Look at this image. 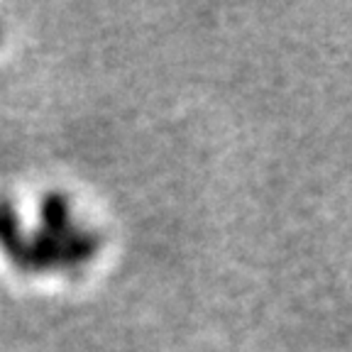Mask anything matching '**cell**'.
I'll use <instances>...</instances> for the list:
<instances>
[{"label": "cell", "mask_w": 352, "mask_h": 352, "mask_svg": "<svg viewBox=\"0 0 352 352\" xmlns=\"http://www.w3.org/2000/svg\"><path fill=\"white\" fill-rule=\"evenodd\" d=\"M0 250L15 264L17 270L25 272V254H28V230L22 226L15 206L8 198H0Z\"/></svg>", "instance_id": "obj_2"}, {"label": "cell", "mask_w": 352, "mask_h": 352, "mask_svg": "<svg viewBox=\"0 0 352 352\" xmlns=\"http://www.w3.org/2000/svg\"><path fill=\"white\" fill-rule=\"evenodd\" d=\"M103 245V235L94 228L74 223L69 230L52 232L37 230L28 232V254H25V272H74L91 262Z\"/></svg>", "instance_id": "obj_1"}, {"label": "cell", "mask_w": 352, "mask_h": 352, "mask_svg": "<svg viewBox=\"0 0 352 352\" xmlns=\"http://www.w3.org/2000/svg\"><path fill=\"white\" fill-rule=\"evenodd\" d=\"M0 34H3V32H0Z\"/></svg>", "instance_id": "obj_3"}]
</instances>
